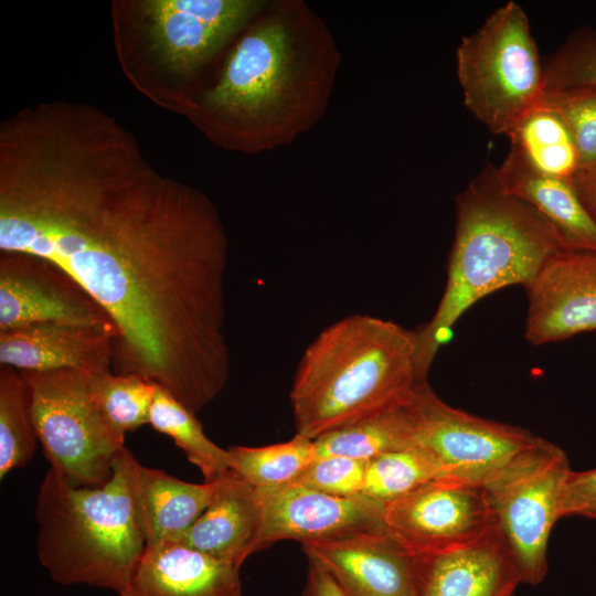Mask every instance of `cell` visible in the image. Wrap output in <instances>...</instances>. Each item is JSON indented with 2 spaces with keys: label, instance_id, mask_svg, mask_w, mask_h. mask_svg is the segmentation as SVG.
Returning <instances> with one entry per match:
<instances>
[{
  "label": "cell",
  "instance_id": "4",
  "mask_svg": "<svg viewBox=\"0 0 596 596\" xmlns=\"http://www.w3.org/2000/svg\"><path fill=\"white\" fill-rule=\"evenodd\" d=\"M418 383L415 331L347 316L319 332L299 360L289 392L296 432L315 439L407 402Z\"/></svg>",
  "mask_w": 596,
  "mask_h": 596
},
{
  "label": "cell",
  "instance_id": "3",
  "mask_svg": "<svg viewBox=\"0 0 596 596\" xmlns=\"http://www.w3.org/2000/svg\"><path fill=\"white\" fill-rule=\"evenodd\" d=\"M566 251L556 232L499 183L487 162L456 199L447 283L433 318L416 333V369L427 381L456 321L475 302L511 285L524 287L545 262Z\"/></svg>",
  "mask_w": 596,
  "mask_h": 596
},
{
  "label": "cell",
  "instance_id": "33",
  "mask_svg": "<svg viewBox=\"0 0 596 596\" xmlns=\"http://www.w3.org/2000/svg\"><path fill=\"white\" fill-rule=\"evenodd\" d=\"M304 596H345L328 572L309 561Z\"/></svg>",
  "mask_w": 596,
  "mask_h": 596
},
{
  "label": "cell",
  "instance_id": "22",
  "mask_svg": "<svg viewBox=\"0 0 596 596\" xmlns=\"http://www.w3.org/2000/svg\"><path fill=\"white\" fill-rule=\"evenodd\" d=\"M510 150L534 171L573 184L578 153L561 116L543 96L508 132Z\"/></svg>",
  "mask_w": 596,
  "mask_h": 596
},
{
  "label": "cell",
  "instance_id": "7",
  "mask_svg": "<svg viewBox=\"0 0 596 596\" xmlns=\"http://www.w3.org/2000/svg\"><path fill=\"white\" fill-rule=\"evenodd\" d=\"M20 373L29 387L32 422L50 469L76 487L104 486L125 448V435L99 405L97 373L74 369Z\"/></svg>",
  "mask_w": 596,
  "mask_h": 596
},
{
  "label": "cell",
  "instance_id": "11",
  "mask_svg": "<svg viewBox=\"0 0 596 596\" xmlns=\"http://www.w3.org/2000/svg\"><path fill=\"white\" fill-rule=\"evenodd\" d=\"M255 493L258 521L251 555L283 540L304 544L385 532L384 504L364 494L338 497L295 482Z\"/></svg>",
  "mask_w": 596,
  "mask_h": 596
},
{
  "label": "cell",
  "instance_id": "32",
  "mask_svg": "<svg viewBox=\"0 0 596 596\" xmlns=\"http://www.w3.org/2000/svg\"><path fill=\"white\" fill-rule=\"evenodd\" d=\"M560 515L583 517L596 520V468L571 471L561 492Z\"/></svg>",
  "mask_w": 596,
  "mask_h": 596
},
{
  "label": "cell",
  "instance_id": "23",
  "mask_svg": "<svg viewBox=\"0 0 596 596\" xmlns=\"http://www.w3.org/2000/svg\"><path fill=\"white\" fill-rule=\"evenodd\" d=\"M412 397L315 438L317 457L344 456L368 461L386 453L416 447Z\"/></svg>",
  "mask_w": 596,
  "mask_h": 596
},
{
  "label": "cell",
  "instance_id": "18",
  "mask_svg": "<svg viewBox=\"0 0 596 596\" xmlns=\"http://www.w3.org/2000/svg\"><path fill=\"white\" fill-rule=\"evenodd\" d=\"M123 596H242L240 567L179 542L146 546Z\"/></svg>",
  "mask_w": 596,
  "mask_h": 596
},
{
  "label": "cell",
  "instance_id": "34",
  "mask_svg": "<svg viewBox=\"0 0 596 596\" xmlns=\"http://www.w3.org/2000/svg\"><path fill=\"white\" fill-rule=\"evenodd\" d=\"M573 187L584 209L596 224V167L579 173Z\"/></svg>",
  "mask_w": 596,
  "mask_h": 596
},
{
  "label": "cell",
  "instance_id": "27",
  "mask_svg": "<svg viewBox=\"0 0 596 596\" xmlns=\"http://www.w3.org/2000/svg\"><path fill=\"white\" fill-rule=\"evenodd\" d=\"M445 478L427 450L411 447L368 460L362 494L385 505L423 485Z\"/></svg>",
  "mask_w": 596,
  "mask_h": 596
},
{
  "label": "cell",
  "instance_id": "17",
  "mask_svg": "<svg viewBox=\"0 0 596 596\" xmlns=\"http://www.w3.org/2000/svg\"><path fill=\"white\" fill-rule=\"evenodd\" d=\"M113 334L94 327L43 322L0 331V363L19 371H110Z\"/></svg>",
  "mask_w": 596,
  "mask_h": 596
},
{
  "label": "cell",
  "instance_id": "31",
  "mask_svg": "<svg viewBox=\"0 0 596 596\" xmlns=\"http://www.w3.org/2000/svg\"><path fill=\"white\" fill-rule=\"evenodd\" d=\"M366 465V460L344 456L317 457L294 482L332 496H358L363 491Z\"/></svg>",
  "mask_w": 596,
  "mask_h": 596
},
{
  "label": "cell",
  "instance_id": "13",
  "mask_svg": "<svg viewBox=\"0 0 596 596\" xmlns=\"http://www.w3.org/2000/svg\"><path fill=\"white\" fill-rule=\"evenodd\" d=\"M266 4L265 0H148L141 8L159 61L185 74L207 61Z\"/></svg>",
  "mask_w": 596,
  "mask_h": 596
},
{
  "label": "cell",
  "instance_id": "10",
  "mask_svg": "<svg viewBox=\"0 0 596 596\" xmlns=\"http://www.w3.org/2000/svg\"><path fill=\"white\" fill-rule=\"evenodd\" d=\"M383 518L385 532L411 556L461 546L497 524L483 486L447 478L386 503Z\"/></svg>",
  "mask_w": 596,
  "mask_h": 596
},
{
  "label": "cell",
  "instance_id": "9",
  "mask_svg": "<svg viewBox=\"0 0 596 596\" xmlns=\"http://www.w3.org/2000/svg\"><path fill=\"white\" fill-rule=\"evenodd\" d=\"M412 404L416 447L427 450L448 479L482 486L544 440L522 427L453 407L428 381L417 384Z\"/></svg>",
  "mask_w": 596,
  "mask_h": 596
},
{
  "label": "cell",
  "instance_id": "16",
  "mask_svg": "<svg viewBox=\"0 0 596 596\" xmlns=\"http://www.w3.org/2000/svg\"><path fill=\"white\" fill-rule=\"evenodd\" d=\"M345 596H413L411 555L386 532L302 544Z\"/></svg>",
  "mask_w": 596,
  "mask_h": 596
},
{
  "label": "cell",
  "instance_id": "1",
  "mask_svg": "<svg viewBox=\"0 0 596 596\" xmlns=\"http://www.w3.org/2000/svg\"><path fill=\"white\" fill-rule=\"evenodd\" d=\"M0 251L44 257L111 319L113 365L198 414L224 390L228 238L215 204L148 163L105 111L72 105L0 148Z\"/></svg>",
  "mask_w": 596,
  "mask_h": 596
},
{
  "label": "cell",
  "instance_id": "30",
  "mask_svg": "<svg viewBox=\"0 0 596 596\" xmlns=\"http://www.w3.org/2000/svg\"><path fill=\"white\" fill-rule=\"evenodd\" d=\"M545 88L596 87V30H575L544 65Z\"/></svg>",
  "mask_w": 596,
  "mask_h": 596
},
{
  "label": "cell",
  "instance_id": "21",
  "mask_svg": "<svg viewBox=\"0 0 596 596\" xmlns=\"http://www.w3.org/2000/svg\"><path fill=\"white\" fill-rule=\"evenodd\" d=\"M215 491L216 480L187 482L138 462L135 493L146 546L177 541L211 503Z\"/></svg>",
  "mask_w": 596,
  "mask_h": 596
},
{
  "label": "cell",
  "instance_id": "25",
  "mask_svg": "<svg viewBox=\"0 0 596 596\" xmlns=\"http://www.w3.org/2000/svg\"><path fill=\"white\" fill-rule=\"evenodd\" d=\"M227 456L230 469L255 489L294 482L317 458L315 440L297 433L274 445L234 446Z\"/></svg>",
  "mask_w": 596,
  "mask_h": 596
},
{
  "label": "cell",
  "instance_id": "12",
  "mask_svg": "<svg viewBox=\"0 0 596 596\" xmlns=\"http://www.w3.org/2000/svg\"><path fill=\"white\" fill-rule=\"evenodd\" d=\"M43 322L94 327L117 338L106 311L60 266L28 253L1 252L0 331Z\"/></svg>",
  "mask_w": 596,
  "mask_h": 596
},
{
  "label": "cell",
  "instance_id": "14",
  "mask_svg": "<svg viewBox=\"0 0 596 596\" xmlns=\"http://www.w3.org/2000/svg\"><path fill=\"white\" fill-rule=\"evenodd\" d=\"M525 289L530 343L541 345L596 330V252L556 253Z\"/></svg>",
  "mask_w": 596,
  "mask_h": 596
},
{
  "label": "cell",
  "instance_id": "8",
  "mask_svg": "<svg viewBox=\"0 0 596 596\" xmlns=\"http://www.w3.org/2000/svg\"><path fill=\"white\" fill-rule=\"evenodd\" d=\"M570 471L565 451L544 439L482 485L524 584L538 585L546 574L549 539L561 519Z\"/></svg>",
  "mask_w": 596,
  "mask_h": 596
},
{
  "label": "cell",
  "instance_id": "28",
  "mask_svg": "<svg viewBox=\"0 0 596 596\" xmlns=\"http://www.w3.org/2000/svg\"><path fill=\"white\" fill-rule=\"evenodd\" d=\"M156 384L137 374H96L99 405L110 424L123 435L149 423Z\"/></svg>",
  "mask_w": 596,
  "mask_h": 596
},
{
  "label": "cell",
  "instance_id": "26",
  "mask_svg": "<svg viewBox=\"0 0 596 596\" xmlns=\"http://www.w3.org/2000/svg\"><path fill=\"white\" fill-rule=\"evenodd\" d=\"M38 436L30 412L29 387L19 370L0 368V478L26 465Z\"/></svg>",
  "mask_w": 596,
  "mask_h": 596
},
{
  "label": "cell",
  "instance_id": "24",
  "mask_svg": "<svg viewBox=\"0 0 596 596\" xmlns=\"http://www.w3.org/2000/svg\"><path fill=\"white\" fill-rule=\"evenodd\" d=\"M195 415L166 390L156 386L148 424L171 437L189 461L200 469L205 482H213L231 470L227 449L205 436Z\"/></svg>",
  "mask_w": 596,
  "mask_h": 596
},
{
  "label": "cell",
  "instance_id": "20",
  "mask_svg": "<svg viewBox=\"0 0 596 596\" xmlns=\"http://www.w3.org/2000/svg\"><path fill=\"white\" fill-rule=\"evenodd\" d=\"M496 174L503 190L533 209L567 251L596 252V224L571 182L534 171L511 150Z\"/></svg>",
  "mask_w": 596,
  "mask_h": 596
},
{
  "label": "cell",
  "instance_id": "2",
  "mask_svg": "<svg viewBox=\"0 0 596 596\" xmlns=\"http://www.w3.org/2000/svg\"><path fill=\"white\" fill-rule=\"evenodd\" d=\"M256 19L202 103L236 126L244 148L270 151L321 119L341 54L324 22L301 0L267 1Z\"/></svg>",
  "mask_w": 596,
  "mask_h": 596
},
{
  "label": "cell",
  "instance_id": "29",
  "mask_svg": "<svg viewBox=\"0 0 596 596\" xmlns=\"http://www.w3.org/2000/svg\"><path fill=\"white\" fill-rule=\"evenodd\" d=\"M543 99L561 116L573 138L578 174L596 167V87L545 88Z\"/></svg>",
  "mask_w": 596,
  "mask_h": 596
},
{
  "label": "cell",
  "instance_id": "19",
  "mask_svg": "<svg viewBox=\"0 0 596 596\" xmlns=\"http://www.w3.org/2000/svg\"><path fill=\"white\" fill-rule=\"evenodd\" d=\"M258 521L255 488L230 470L206 509L177 541L238 567L251 556Z\"/></svg>",
  "mask_w": 596,
  "mask_h": 596
},
{
  "label": "cell",
  "instance_id": "5",
  "mask_svg": "<svg viewBox=\"0 0 596 596\" xmlns=\"http://www.w3.org/2000/svg\"><path fill=\"white\" fill-rule=\"evenodd\" d=\"M138 461L125 447L100 487H76L52 469L40 485L38 555L60 584H88L123 596L146 550L135 493Z\"/></svg>",
  "mask_w": 596,
  "mask_h": 596
},
{
  "label": "cell",
  "instance_id": "6",
  "mask_svg": "<svg viewBox=\"0 0 596 596\" xmlns=\"http://www.w3.org/2000/svg\"><path fill=\"white\" fill-rule=\"evenodd\" d=\"M456 67L465 106L497 135L507 136L545 91L544 65L529 18L513 0L461 39Z\"/></svg>",
  "mask_w": 596,
  "mask_h": 596
},
{
  "label": "cell",
  "instance_id": "15",
  "mask_svg": "<svg viewBox=\"0 0 596 596\" xmlns=\"http://www.w3.org/2000/svg\"><path fill=\"white\" fill-rule=\"evenodd\" d=\"M413 596H513L522 583L496 524L458 547L411 556Z\"/></svg>",
  "mask_w": 596,
  "mask_h": 596
}]
</instances>
